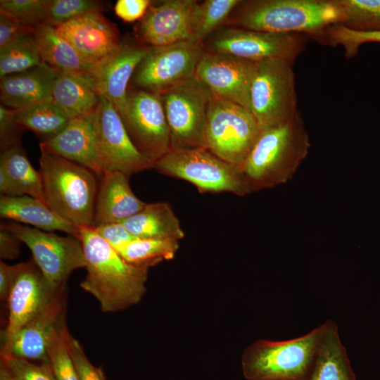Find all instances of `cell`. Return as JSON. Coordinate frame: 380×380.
I'll return each mask as SVG.
<instances>
[{
  "label": "cell",
  "instance_id": "6da1fadb",
  "mask_svg": "<svg viewBox=\"0 0 380 380\" xmlns=\"http://www.w3.org/2000/svg\"><path fill=\"white\" fill-rule=\"evenodd\" d=\"M87 271L81 288L92 295L104 312L120 311L144 296L148 268L125 261L91 227H80Z\"/></svg>",
  "mask_w": 380,
  "mask_h": 380
},
{
  "label": "cell",
  "instance_id": "7a4b0ae2",
  "mask_svg": "<svg viewBox=\"0 0 380 380\" xmlns=\"http://www.w3.org/2000/svg\"><path fill=\"white\" fill-rule=\"evenodd\" d=\"M310 147L309 135L299 111L286 122L261 130L241 168L251 193L291 180Z\"/></svg>",
  "mask_w": 380,
  "mask_h": 380
},
{
  "label": "cell",
  "instance_id": "3957f363",
  "mask_svg": "<svg viewBox=\"0 0 380 380\" xmlns=\"http://www.w3.org/2000/svg\"><path fill=\"white\" fill-rule=\"evenodd\" d=\"M343 20L337 0H246L236 6L224 26L309 34Z\"/></svg>",
  "mask_w": 380,
  "mask_h": 380
},
{
  "label": "cell",
  "instance_id": "277c9868",
  "mask_svg": "<svg viewBox=\"0 0 380 380\" xmlns=\"http://www.w3.org/2000/svg\"><path fill=\"white\" fill-rule=\"evenodd\" d=\"M39 148V172L46 205L78 227H93L98 175L86 167Z\"/></svg>",
  "mask_w": 380,
  "mask_h": 380
},
{
  "label": "cell",
  "instance_id": "5b68a950",
  "mask_svg": "<svg viewBox=\"0 0 380 380\" xmlns=\"http://www.w3.org/2000/svg\"><path fill=\"white\" fill-rule=\"evenodd\" d=\"M327 327L325 321L298 338L252 343L241 357L244 377L247 380H310Z\"/></svg>",
  "mask_w": 380,
  "mask_h": 380
},
{
  "label": "cell",
  "instance_id": "8992f818",
  "mask_svg": "<svg viewBox=\"0 0 380 380\" xmlns=\"http://www.w3.org/2000/svg\"><path fill=\"white\" fill-rule=\"evenodd\" d=\"M152 168L191 183L201 193L229 192L239 196L251 193L240 168L205 148L170 150Z\"/></svg>",
  "mask_w": 380,
  "mask_h": 380
},
{
  "label": "cell",
  "instance_id": "52a82bcc",
  "mask_svg": "<svg viewBox=\"0 0 380 380\" xmlns=\"http://www.w3.org/2000/svg\"><path fill=\"white\" fill-rule=\"evenodd\" d=\"M249 110L261 130L280 125L299 111L291 62L284 58L256 62Z\"/></svg>",
  "mask_w": 380,
  "mask_h": 380
},
{
  "label": "cell",
  "instance_id": "ba28073f",
  "mask_svg": "<svg viewBox=\"0 0 380 380\" xmlns=\"http://www.w3.org/2000/svg\"><path fill=\"white\" fill-rule=\"evenodd\" d=\"M260 132L249 110L213 95L207 112L205 148L241 169Z\"/></svg>",
  "mask_w": 380,
  "mask_h": 380
},
{
  "label": "cell",
  "instance_id": "9c48e42d",
  "mask_svg": "<svg viewBox=\"0 0 380 380\" xmlns=\"http://www.w3.org/2000/svg\"><path fill=\"white\" fill-rule=\"evenodd\" d=\"M213 94L196 75L160 94L171 150L205 148V125Z\"/></svg>",
  "mask_w": 380,
  "mask_h": 380
},
{
  "label": "cell",
  "instance_id": "30bf717a",
  "mask_svg": "<svg viewBox=\"0 0 380 380\" xmlns=\"http://www.w3.org/2000/svg\"><path fill=\"white\" fill-rule=\"evenodd\" d=\"M1 229L13 233L30 248L34 262L55 291L65 287L72 272L86 267L83 247L76 236H58L15 222L1 223Z\"/></svg>",
  "mask_w": 380,
  "mask_h": 380
},
{
  "label": "cell",
  "instance_id": "8fae6325",
  "mask_svg": "<svg viewBox=\"0 0 380 380\" xmlns=\"http://www.w3.org/2000/svg\"><path fill=\"white\" fill-rule=\"evenodd\" d=\"M309 39L305 33H270L224 26L208 38L203 46L253 62L284 58L293 63Z\"/></svg>",
  "mask_w": 380,
  "mask_h": 380
},
{
  "label": "cell",
  "instance_id": "7c38bea8",
  "mask_svg": "<svg viewBox=\"0 0 380 380\" xmlns=\"http://www.w3.org/2000/svg\"><path fill=\"white\" fill-rule=\"evenodd\" d=\"M204 51L203 44L193 40L150 47L132 77L131 89L163 93L194 76Z\"/></svg>",
  "mask_w": 380,
  "mask_h": 380
},
{
  "label": "cell",
  "instance_id": "4fadbf2b",
  "mask_svg": "<svg viewBox=\"0 0 380 380\" xmlns=\"http://www.w3.org/2000/svg\"><path fill=\"white\" fill-rule=\"evenodd\" d=\"M120 115L132 143L152 164L171 150L170 129L159 94L129 89Z\"/></svg>",
  "mask_w": 380,
  "mask_h": 380
},
{
  "label": "cell",
  "instance_id": "5bb4252c",
  "mask_svg": "<svg viewBox=\"0 0 380 380\" xmlns=\"http://www.w3.org/2000/svg\"><path fill=\"white\" fill-rule=\"evenodd\" d=\"M89 118L103 172L115 170L130 176L152 168L153 164L135 147L119 113L106 97L101 95L97 108Z\"/></svg>",
  "mask_w": 380,
  "mask_h": 380
},
{
  "label": "cell",
  "instance_id": "9a60e30c",
  "mask_svg": "<svg viewBox=\"0 0 380 380\" xmlns=\"http://www.w3.org/2000/svg\"><path fill=\"white\" fill-rule=\"evenodd\" d=\"M59 291L51 287L34 260L18 263L16 277L6 302L8 316L3 333L1 358L8 355L18 331Z\"/></svg>",
  "mask_w": 380,
  "mask_h": 380
},
{
  "label": "cell",
  "instance_id": "2e32d148",
  "mask_svg": "<svg viewBox=\"0 0 380 380\" xmlns=\"http://www.w3.org/2000/svg\"><path fill=\"white\" fill-rule=\"evenodd\" d=\"M195 0L152 1L144 17L134 27L137 42L158 47L191 40Z\"/></svg>",
  "mask_w": 380,
  "mask_h": 380
},
{
  "label": "cell",
  "instance_id": "e0dca14e",
  "mask_svg": "<svg viewBox=\"0 0 380 380\" xmlns=\"http://www.w3.org/2000/svg\"><path fill=\"white\" fill-rule=\"evenodd\" d=\"M256 62L205 49L195 75L217 96L249 110V92Z\"/></svg>",
  "mask_w": 380,
  "mask_h": 380
},
{
  "label": "cell",
  "instance_id": "ac0fdd59",
  "mask_svg": "<svg viewBox=\"0 0 380 380\" xmlns=\"http://www.w3.org/2000/svg\"><path fill=\"white\" fill-rule=\"evenodd\" d=\"M54 27L94 70L118 50L122 42L115 25L102 12L87 13Z\"/></svg>",
  "mask_w": 380,
  "mask_h": 380
},
{
  "label": "cell",
  "instance_id": "d6986e66",
  "mask_svg": "<svg viewBox=\"0 0 380 380\" xmlns=\"http://www.w3.org/2000/svg\"><path fill=\"white\" fill-rule=\"evenodd\" d=\"M150 47L122 42L118 50L96 67L93 78L99 93L121 113L126 104L129 84Z\"/></svg>",
  "mask_w": 380,
  "mask_h": 380
},
{
  "label": "cell",
  "instance_id": "ffe728a7",
  "mask_svg": "<svg viewBox=\"0 0 380 380\" xmlns=\"http://www.w3.org/2000/svg\"><path fill=\"white\" fill-rule=\"evenodd\" d=\"M65 288L51 300L15 336L6 357L49 363L47 344L52 331L64 320ZM6 358V357H4Z\"/></svg>",
  "mask_w": 380,
  "mask_h": 380
},
{
  "label": "cell",
  "instance_id": "44dd1931",
  "mask_svg": "<svg viewBox=\"0 0 380 380\" xmlns=\"http://www.w3.org/2000/svg\"><path fill=\"white\" fill-rule=\"evenodd\" d=\"M39 147L89 168L101 176V166L94 127L89 117L71 118L56 137L40 141Z\"/></svg>",
  "mask_w": 380,
  "mask_h": 380
},
{
  "label": "cell",
  "instance_id": "7402d4cb",
  "mask_svg": "<svg viewBox=\"0 0 380 380\" xmlns=\"http://www.w3.org/2000/svg\"><path fill=\"white\" fill-rule=\"evenodd\" d=\"M57 70L44 62L0 80V100L4 106L20 110L51 101V87Z\"/></svg>",
  "mask_w": 380,
  "mask_h": 380
},
{
  "label": "cell",
  "instance_id": "603a6c76",
  "mask_svg": "<svg viewBox=\"0 0 380 380\" xmlns=\"http://www.w3.org/2000/svg\"><path fill=\"white\" fill-rule=\"evenodd\" d=\"M96 198L94 227L122 222L141 210L146 203L132 191L129 175L120 171L106 170L101 175Z\"/></svg>",
  "mask_w": 380,
  "mask_h": 380
},
{
  "label": "cell",
  "instance_id": "cb8c5ba5",
  "mask_svg": "<svg viewBox=\"0 0 380 380\" xmlns=\"http://www.w3.org/2000/svg\"><path fill=\"white\" fill-rule=\"evenodd\" d=\"M100 99L91 76L57 70L51 87V101L70 119L89 117Z\"/></svg>",
  "mask_w": 380,
  "mask_h": 380
},
{
  "label": "cell",
  "instance_id": "d4e9b609",
  "mask_svg": "<svg viewBox=\"0 0 380 380\" xmlns=\"http://www.w3.org/2000/svg\"><path fill=\"white\" fill-rule=\"evenodd\" d=\"M0 216L45 231H61L79 238V227L64 220L46 203L28 195L0 197Z\"/></svg>",
  "mask_w": 380,
  "mask_h": 380
},
{
  "label": "cell",
  "instance_id": "484cf974",
  "mask_svg": "<svg viewBox=\"0 0 380 380\" xmlns=\"http://www.w3.org/2000/svg\"><path fill=\"white\" fill-rule=\"evenodd\" d=\"M33 35L43 62L61 71L93 76L94 67L83 58L56 27L39 24L34 27Z\"/></svg>",
  "mask_w": 380,
  "mask_h": 380
},
{
  "label": "cell",
  "instance_id": "4316f807",
  "mask_svg": "<svg viewBox=\"0 0 380 380\" xmlns=\"http://www.w3.org/2000/svg\"><path fill=\"white\" fill-rule=\"evenodd\" d=\"M138 239H171L184 237L180 222L167 202L146 203L139 212L121 222Z\"/></svg>",
  "mask_w": 380,
  "mask_h": 380
},
{
  "label": "cell",
  "instance_id": "83f0119b",
  "mask_svg": "<svg viewBox=\"0 0 380 380\" xmlns=\"http://www.w3.org/2000/svg\"><path fill=\"white\" fill-rule=\"evenodd\" d=\"M327 330L310 380H356L338 327L327 320Z\"/></svg>",
  "mask_w": 380,
  "mask_h": 380
},
{
  "label": "cell",
  "instance_id": "f1b7e54d",
  "mask_svg": "<svg viewBox=\"0 0 380 380\" xmlns=\"http://www.w3.org/2000/svg\"><path fill=\"white\" fill-rule=\"evenodd\" d=\"M15 119L22 128L33 132L41 141L60 134L70 120L52 101L17 110Z\"/></svg>",
  "mask_w": 380,
  "mask_h": 380
},
{
  "label": "cell",
  "instance_id": "f546056e",
  "mask_svg": "<svg viewBox=\"0 0 380 380\" xmlns=\"http://www.w3.org/2000/svg\"><path fill=\"white\" fill-rule=\"evenodd\" d=\"M0 168L6 172L22 194L46 203L40 173L33 167L21 145L1 152Z\"/></svg>",
  "mask_w": 380,
  "mask_h": 380
},
{
  "label": "cell",
  "instance_id": "4dcf8cb0",
  "mask_svg": "<svg viewBox=\"0 0 380 380\" xmlns=\"http://www.w3.org/2000/svg\"><path fill=\"white\" fill-rule=\"evenodd\" d=\"M179 241L171 239H137L118 253L128 263L149 268L163 260L174 258Z\"/></svg>",
  "mask_w": 380,
  "mask_h": 380
},
{
  "label": "cell",
  "instance_id": "1f68e13d",
  "mask_svg": "<svg viewBox=\"0 0 380 380\" xmlns=\"http://www.w3.org/2000/svg\"><path fill=\"white\" fill-rule=\"evenodd\" d=\"M241 0H205L198 1L194 12L191 40L203 44L215 32L222 27Z\"/></svg>",
  "mask_w": 380,
  "mask_h": 380
},
{
  "label": "cell",
  "instance_id": "d6a6232c",
  "mask_svg": "<svg viewBox=\"0 0 380 380\" xmlns=\"http://www.w3.org/2000/svg\"><path fill=\"white\" fill-rule=\"evenodd\" d=\"M308 35L310 39L315 40L320 44L342 46L347 59L355 57L362 44L380 42V30L359 31L341 23L329 25Z\"/></svg>",
  "mask_w": 380,
  "mask_h": 380
},
{
  "label": "cell",
  "instance_id": "836d02e7",
  "mask_svg": "<svg viewBox=\"0 0 380 380\" xmlns=\"http://www.w3.org/2000/svg\"><path fill=\"white\" fill-rule=\"evenodd\" d=\"M43 63L33 34L24 36L0 49V78Z\"/></svg>",
  "mask_w": 380,
  "mask_h": 380
},
{
  "label": "cell",
  "instance_id": "e575fe53",
  "mask_svg": "<svg viewBox=\"0 0 380 380\" xmlns=\"http://www.w3.org/2000/svg\"><path fill=\"white\" fill-rule=\"evenodd\" d=\"M343 25L359 31L380 30V0H337Z\"/></svg>",
  "mask_w": 380,
  "mask_h": 380
},
{
  "label": "cell",
  "instance_id": "d590c367",
  "mask_svg": "<svg viewBox=\"0 0 380 380\" xmlns=\"http://www.w3.org/2000/svg\"><path fill=\"white\" fill-rule=\"evenodd\" d=\"M64 320L51 332L47 356L56 380H80L64 336Z\"/></svg>",
  "mask_w": 380,
  "mask_h": 380
},
{
  "label": "cell",
  "instance_id": "8d00e7d4",
  "mask_svg": "<svg viewBox=\"0 0 380 380\" xmlns=\"http://www.w3.org/2000/svg\"><path fill=\"white\" fill-rule=\"evenodd\" d=\"M104 11V4L94 0H47L44 23L57 26L93 12Z\"/></svg>",
  "mask_w": 380,
  "mask_h": 380
},
{
  "label": "cell",
  "instance_id": "74e56055",
  "mask_svg": "<svg viewBox=\"0 0 380 380\" xmlns=\"http://www.w3.org/2000/svg\"><path fill=\"white\" fill-rule=\"evenodd\" d=\"M47 0H1L0 13L35 27L44 23Z\"/></svg>",
  "mask_w": 380,
  "mask_h": 380
},
{
  "label": "cell",
  "instance_id": "f35d334b",
  "mask_svg": "<svg viewBox=\"0 0 380 380\" xmlns=\"http://www.w3.org/2000/svg\"><path fill=\"white\" fill-rule=\"evenodd\" d=\"M15 380H56L49 363L35 364L30 360L8 357L1 358Z\"/></svg>",
  "mask_w": 380,
  "mask_h": 380
},
{
  "label": "cell",
  "instance_id": "ab89813d",
  "mask_svg": "<svg viewBox=\"0 0 380 380\" xmlns=\"http://www.w3.org/2000/svg\"><path fill=\"white\" fill-rule=\"evenodd\" d=\"M64 336L80 380H106L102 369L91 363L82 345L71 335L66 327Z\"/></svg>",
  "mask_w": 380,
  "mask_h": 380
},
{
  "label": "cell",
  "instance_id": "60d3db41",
  "mask_svg": "<svg viewBox=\"0 0 380 380\" xmlns=\"http://www.w3.org/2000/svg\"><path fill=\"white\" fill-rule=\"evenodd\" d=\"M17 110L0 105L1 152L21 145V135L25 130L15 121Z\"/></svg>",
  "mask_w": 380,
  "mask_h": 380
},
{
  "label": "cell",
  "instance_id": "b9f144b4",
  "mask_svg": "<svg viewBox=\"0 0 380 380\" xmlns=\"http://www.w3.org/2000/svg\"><path fill=\"white\" fill-rule=\"evenodd\" d=\"M95 232L117 252L137 239L121 222H111L93 227Z\"/></svg>",
  "mask_w": 380,
  "mask_h": 380
},
{
  "label": "cell",
  "instance_id": "7bdbcfd3",
  "mask_svg": "<svg viewBox=\"0 0 380 380\" xmlns=\"http://www.w3.org/2000/svg\"><path fill=\"white\" fill-rule=\"evenodd\" d=\"M34 31V27L23 24L0 13V49L24 36L32 34Z\"/></svg>",
  "mask_w": 380,
  "mask_h": 380
},
{
  "label": "cell",
  "instance_id": "ee69618b",
  "mask_svg": "<svg viewBox=\"0 0 380 380\" xmlns=\"http://www.w3.org/2000/svg\"><path fill=\"white\" fill-rule=\"evenodd\" d=\"M152 1L149 0H118L114 6V11L120 18L127 23L140 20Z\"/></svg>",
  "mask_w": 380,
  "mask_h": 380
},
{
  "label": "cell",
  "instance_id": "f6af8a7d",
  "mask_svg": "<svg viewBox=\"0 0 380 380\" xmlns=\"http://www.w3.org/2000/svg\"><path fill=\"white\" fill-rule=\"evenodd\" d=\"M23 242L13 233L1 229L0 231V257L1 260H13L20 253Z\"/></svg>",
  "mask_w": 380,
  "mask_h": 380
},
{
  "label": "cell",
  "instance_id": "bcb514c9",
  "mask_svg": "<svg viewBox=\"0 0 380 380\" xmlns=\"http://www.w3.org/2000/svg\"><path fill=\"white\" fill-rule=\"evenodd\" d=\"M18 270V264L9 265L0 262V299L7 302Z\"/></svg>",
  "mask_w": 380,
  "mask_h": 380
},
{
  "label": "cell",
  "instance_id": "7dc6e473",
  "mask_svg": "<svg viewBox=\"0 0 380 380\" xmlns=\"http://www.w3.org/2000/svg\"><path fill=\"white\" fill-rule=\"evenodd\" d=\"M0 191L1 196L14 197L23 196L22 193L13 183L12 179L0 168Z\"/></svg>",
  "mask_w": 380,
  "mask_h": 380
},
{
  "label": "cell",
  "instance_id": "c3c4849f",
  "mask_svg": "<svg viewBox=\"0 0 380 380\" xmlns=\"http://www.w3.org/2000/svg\"><path fill=\"white\" fill-rule=\"evenodd\" d=\"M0 380H15L6 364L1 360L0 363Z\"/></svg>",
  "mask_w": 380,
  "mask_h": 380
}]
</instances>
